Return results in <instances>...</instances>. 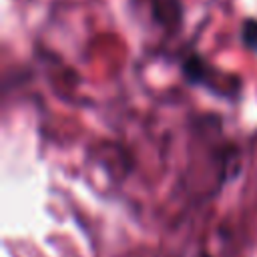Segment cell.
I'll return each instance as SVG.
<instances>
[{
    "instance_id": "cell-1",
    "label": "cell",
    "mask_w": 257,
    "mask_h": 257,
    "mask_svg": "<svg viewBox=\"0 0 257 257\" xmlns=\"http://www.w3.org/2000/svg\"><path fill=\"white\" fill-rule=\"evenodd\" d=\"M241 38H243V44L251 50H257V20L249 18L243 22L241 26Z\"/></svg>"
}]
</instances>
